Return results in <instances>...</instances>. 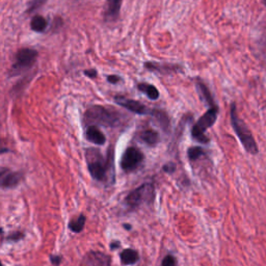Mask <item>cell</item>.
<instances>
[{
	"instance_id": "6da1fadb",
	"label": "cell",
	"mask_w": 266,
	"mask_h": 266,
	"mask_svg": "<svg viewBox=\"0 0 266 266\" xmlns=\"http://www.w3.org/2000/svg\"><path fill=\"white\" fill-rule=\"evenodd\" d=\"M85 161L88 172L92 178L99 182L115 181V164L114 150L111 148L108 151V156L104 157L96 148H88L85 150Z\"/></svg>"
},
{
	"instance_id": "7a4b0ae2",
	"label": "cell",
	"mask_w": 266,
	"mask_h": 266,
	"mask_svg": "<svg viewBox=\"0 0 266 266\" xmlns=\"http://www.w3.org/2000/svg\"><path fill=\"white\" fill-rule=\"evenodd\" d=\"M84 125H100L104 127L117 128L123 124V116L120 112L102 105H92L88 108L83 116Z\"/></svg>"
},
{
	"instance_id": "3957f363",
	"label": "cell",
	"mask_w": 266,
	"mask_h": 266,
	"mask_svg": "<svg viewBox=\"0 0 266 266\" xmlns=\"http://www.w3.org/2000/svg\"><path fill=\"white\" fill-rule=\"evenodd\" d=\"M230 119H231V125L244 150L251 155H257L259 153V147L257 141L252 131L246 126V124L239 118L235 103L231 104V109H230Z\"/></svg>"
},
{
	"instance_id": "277c9868",
	"label": "cell",
	"mask_w": 266,
	"mask_h": 266,
	"mask_svg": "<svg viewBox=\"0 0 266 266\" xmlns=\"http://www.w3.org/2000/svg\"><path fill=\"white\" fill-rule=\"evenodd\" d=\"M220 109L219 106H215V108H210L200 119L199 121L194 124L192 130H191V135L192 138L198 141L200 144H208L209 143V138L205 134L206 130L212 127L216 124L218 117H219Z\"/></svg>"
},
{
	"instance_id": "5b68a950",
	"label": "cell",
	"mask_w": 266,
	"mask_h": 266,
	"mask_svg": "<svg viewBox=\"0 0 266 266\" xmlns=\"http://www.w3.org/2000/svg\"><path fill=\"white\" fill-rule=\"evenodd\" d=\"M38 55V51L31 48H22L18 50L15 55L14 64L9 71V76L15 77L27 72L37 62Z\"/></svg>"
},
{
	"instance_id": "8992f818",
	"label": "cell",
	"mask_w": 266,
	"mask_h": 266,
	"mask_svg": "<svg viewBox=\"0 0 266 266\" xmlns=\"http://www.w3.org/2000/svg\"><path fill=\"white\" fill-rule=\"evenodd\" d=\"M155 197V187L152 183H144L133 189L125 198V203L130 209H136L144 204H150Z\"/></svg>"
},
{
	"instance_id": "52a82bcc",
	"label": "cell",
	"mask_w": 266,
	"mask_h": 266,
	"mask_svg": "<svg viewBox=\"0 0 266 266\" xmlns=\"http://www.w3.org/2000/svg\"><path fill=\"white\" fill-rule=\"evenodd\" d=\"M145 156L138 148L128 147L121 159V168L124 172L131 173L137 170L144 163Z\"/></svg>"
},
{
	"instance_id": "ba28073f",
	"label": "cell",
	"mask_w": 266,
	"mask_h": 266,
	"mask_svg": "<svg viewBox=\"0 0 266 266\" xmlns=\"http://www.w3.org/2000/svg\"><path fill=\"white\" fill-rule=\"evenodd\" d=\"M115 101L121 105L122 108L126 109L127 111L136 114V115H149L152 116L154 110L148 109L146 105H144L143 103H140L139 101L133 100V99H129L126 98L124 96H117L115 97Z\"/></svg>"
},
{
	"instance_id": "9c48e42d",
	"label": "cell",
	"mask_w": 266,
	"mask_h": 266,
	"mask_svg": "<svg viewBox=\"0 0 266 266\" xmlns=\"http://www.w3.org/2000/svg\"><path fill=\"white\" fill-rule=\"evenodd\" d=\"M24 175L22 172H12L9 169L2 168L0 172V183L3 188H14L19 185L23 180Z\"/></svg>"
},
{
	"instance_id": "30bf717a",
	"label": "cell",
	"mask_w": 266,
	"mask_h": 266,
	"mask_svg": "<svg viewBox=\"0 0 266 266\" xmlns=\"http://www.w3.org/2000/svg\"><path fill=\"white\" fill-rule=\"evenodd\" d=\"M123 0H106L104 11V19L106 22H115L118 20Z\"/></svg>"
},
{
	"instance_id": "8fae6325",
	"label": "cell",
	"mask_w": 266,
	"mask_h": 266,
	"mask_svg": "<svg viewBox=\"0 0 266 266\" xmlns=\"http://www.w3.org/2000/svg\"><path fill=\"white\" fill-rule=\"evenodd\" d=\"M110 256L100 252H91L84 258V266H111Z\"/></svg>"
},
{
	"instance_id": "7c38bea8",
	"label": "cell",
	"mask_w": 266,
	"mask_h": 266,
	"mask_svg": "<svg viewBox=\"0 0 266 266\" xmlns=\"http://www.w3.org/2000/svg\"><path fill=\"white\" fill-rule=\"evenodd\" d=\"M85 138L90 141V143L98 146H103L106 143V137L104 133L95 125L86 127Z\"/></svg>"
},
{
	"instance_id": "4fadbf2b",
	"label": "cell",
	"mask_w": 266,
	"mask_h": 266,
	"mask_svg": "<svg viewBox=\"0 0 266 266\" xmlns=\"http://www.w3.org/2000/svg\"><path fill=\"white\" fill-rule=\"evenodd\" d=\"M196 86H197V90L199 92L201 100L204 101L207 105H209V109L210 108H215V106H217L216 101H215L214 97H212V94L210 93L208 86L202 80L198 79L197 82H196Z\"/></svg>"
},
{
	"instance_id": "5bb4252c",
	"label": "cell",
	"mask_w": 266,
	"mask_h": 266,
	"mask_svg": "<svg viewBox=\"0 0 266 266\" xmlns=\"http://www.w3.org/2000/svg\"><path fill=\"white\" fill-rule=\"evenodd\" d=\"M138 138L149 147H155L159 143V134L153 129H146L138 133Z\"/></svg>"
},
{
	"instance_id": "9a60e30c",
	"label": "cell",
	"mask_w": 266,
	"mask_h": 266,
	"mask_svg": "<svg viewBox=\"0 0 266 266\" xmlns=\"http://www.w3.org/2000/svg\"><path fill=\"white\" fill-rule=\"evenodd\" d=\"M152 117L156 120L158 123V125L161 126V128L165 132H169L170 130V119L168 117V114L164 111H159V110H154Z\"/></svg>"
},
{
	"instance_id": "2e32d148",
	"label": "cell",
	"mask_w": 266,
	"mask_h": 266,
	"mask_svg": "<svg viewBox=\"0 0 266 266\" xmlns=\"http://www.w3.org/2000/svg\"><path fill=\"white\" fill-rule=\"evenodd\" d=\"M120 258H121V263L123 265L127 266V265L135 264L139 260V255L136 251L132 249H126L121 253Z\"/></svg>"
},
{
	"instance_id": "e0dca14e",
	"label": "cell",
	"mask_w": 266,
	"mask_h": 266,
	"mask_svg": "<svg viewBox=\"0 0 266 266\" xmlns=\"http://www.w3.org/2000/svg\"><path fill=\"white\" fill-rule=\"evenodd\" d=\"M137 90L141 93H144L150 100H157L159 98V91L153 84H149L145 82L138 83Z\"/></svg>"
},
{
	"instance_id": "ac0fdd59",
	"label": "cell",
	"mask_w": 266,
	"mask_h": 266,
	"mask_svg": "<svg viewBox=\"0 0 266 266\" xmlns=\"http://www.w3.org/2000/svg\"><path fill=\"white\" fill-rule=\"evenodd\" d=\"M48 26V21L41 15H35L30 22V28L35 32H43Z\"/></svg>"
},
{
	"instance_id": "d6986e66",
	"label": "cell",
	"mask_w": 266,
	"mask_h": 266,
	"mask_svg": "<svg viewBox=\"0 0 266 266\" xmlns=\"http://www.w3.org/2000/svg\"><path fill=\"white\" fill-rule=\"evenodd\" d=\"M85 225V217L83 215H80L77 218H74L71 220L69 223V229L74 233H80Z\"/></svg>"
},
{
	"instance_id": "ffe728a7",
	"label": "cell",
	"mask_w": 266,
	"mask_h": 266,
	"mask_svg": "<svg viewBox=\"0 0 266 266\" xmlns=\"http://www.w3.org/2000/svg\"><path fill=\"white\" fill-rule=\"evenodd\" d=\"M205 155V151L201 147H191L187 150V156L190 162H196L202 156Z\"/></svg>"
},
{
	"instance_id": "44dd1931",
	"label": "cell",
	"mask_w": 266,
	"mask_h": 266,
	"mask_svg": "<svg viewBox=\"0 0 266 266\" xmlns=\"http://www.w3.org/2000/svg\"><path fill=\"white\" fill-rule=\"evenodd\" d=\"M145 68L150 70V71H159V72H169V71H175L176 70V66H168V65H165L163 68L157 65V64H154L152 62H147L145 64Z\"/></svg>"
},
{
	"instance_id": "7402d4cb",
	"label": "cell",
	"mask_w": 266,
	"mask_h": 266,
	"mask_svg": "<svg viewBox=\"0 0 266 266\" xmlns=\"http://www.w3.org/2000/svg\"><path fill=\"white\" fill-rule=\"evenodd\" d=\"M47 3V0H31V2L28 4V8L26 10L27 14H31L42 8L45 4Z\"/></svg>"
},
{
	"instance_id": "603a6c76",
	"label": "cell",
	"mask_w": 266,
	"mask_h": 266,
	"mask_svg": "<svg viewBox=\"0 0 266 266\" xmlns=\"http://www.w3.org/2000/svg\"><path fill=\"white\" fill-rule=\"evenodd\" d=\"M24 236L25 235H24L23 232H21V231H15V232L10 233L7 236V240H9V241H19L22 238H24Z\"/></svg>"
},
{
	"instance_id": "cb8c5ba5",
	"label": "cell",
	"mask_w": 266,
	"mask_h": 266,
	"mask_svg": "<svg viewBox=\"0 0 266 266\" xmlns=\"http://www.w3.org/2000/svg\"><path fill=\"white\" fill-rule=\"evenodd\" d=\"M162 266H177V260H176V258L174 256L168 255L163 260Z\"/></svg>"
},
{
	"instance_id": "d4e9b609",
	"label": "cell",
	"mask_w": 266,
	"mask_h": 266,
	"mask_svg": "<svg viewBox=\"0 0 266 266\" xmlns=\"http://www.w3.org/2000/svg\"><path fill=\"white\" fill-rule=\"evenodd\" d=\"M62 256L60 255H51L50 256V262L52 265H55V266H60V264L62 263Z\"/></svg>"
},
{
	"instance_id": "484cf974",
	"label": "cell",
	"mask_w": 266,
	"mask_h": 266,
	"mask_svg": "<svg viewBox=\"0 0 266 266\" xmlns=\"http://www.w3.org/2000/svg\"><path fill=\"white\" fill-rule=\"evenodd\" d=\"M163 170H164V172H166L168 174H172L176 171V165L174 163H168L167 165L164 166Z\"/></svg>"
},
{
	"instance_id": "4316f807",
	"label": "cell",
	"mask_w": 266,
	"mask_h": 266,
	"mask_svg": "<svg viewBox=\"0 0 266 266\" xmlns=\"http://www.w3.org/2000/svg\"><path fill=\"white\" fill-rule=\"evenodd\" d=\"M84 75L94 79L97 77L98 74H97V71L95 69H87V70H84Z\"/></svg>"
},
{
	"instance_id": "83f0119b",
	"label": "cell",
	"mask_w": 266,
	"mask_h": 266,
	"mask_svg": "<svg viewBox=\"0 0 266 266\" xmlns=\"http://www.w3.org/2000/svg\"><path fill=\"white\" fill-rule=\"evenodd\" d=\"M108 81L115 84V83H118L121 81V77L117 76V75H110V76H108Z\"/></svg>"
},
{
	"instance_id": "f1b7e54d",
	"label": "cell",
	"mask_w": 266,
	"mask_h": 266,
	"mask_svg": "<svg viewBox=\"0 0 266 266\" xmlns=\"http://www.w3.org/2000/svg\"><path fill=\"white\" fill-rule=\"evenodd\" d=\"M120 246H121V243H120V241H118V240H114V241L111 243V249H112L113 251L119 249Z\"/></svg>"
},
{
	"instance_id": "f546056e",
	"label": "cell",
	"mask_w": 266,
	"mask_h": 266,
	"mask_svg": "<svg viewBox=\"0 0 266 266\" xmlns=\"http://www.w3.org/2000/svg\"><path fill=\"white\" fill-rule=\"evenodd\" d=\"M123 227H124V229H127V230H131V228H132L129 224H124Z\"/></svg>"
},
{
	"instance_id": "4dcf8cb0",
	"label": "cell",
	"mask_w": 266,
	"mask_h": 266,
	"mask_svg": "<svg viewBox=\"0 0 266 266\" xmlns=\"http://www.w3.org/2000/svg\"><path fill=\"white\" fill-rule=\"evenodd\" d=\"M262 2H263V5L266 7V0H262Z\"/></svg>"
}]
</instances>
